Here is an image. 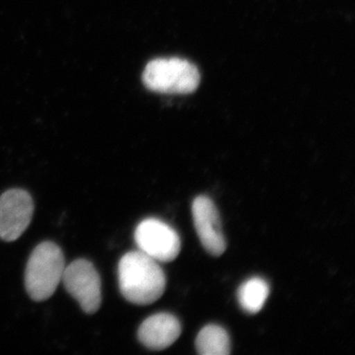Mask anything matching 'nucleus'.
<instances>
[{
	"mask_svg": "<svg viewBox=\"0 0 355 355\" xmlns=\"http://www.w3.org/2000/svg\"><path fill=\"white\" fill-rule=\"evenodd\" d=\"M118 275L121 293L132 304H153L164 293L165 273L158 261L144 252L123 254L119 263Z\"/></svg>",
	"mask_w": 355,
	"mask_h": 355,
	"instance_id": "obj_1",
	"label": "nucleus"
},
{
	"mask_svg": "<svg viewBox=\"0 0 355 355\" xmlns=\"http://www.w3.org/2000/svg\"><path fill=\"white\" fill-rule=\"evenodd\" d=\"M65 261L62 249L53 242H43L32 252L25 272L28 294L37 302L46 300L62 282Z\"/></svg>",
	"mask_w": 355,
	"mask_h": 355,
	"instance_id": "obj_2",
	"label": "nucleus"
},
{
	"mask_svg": "<svg viewBox=\"0 0 355 355\" xmlns=\"http://www.w3.org/2000/svg\"><path fill=\"white\" fill-rule=\"evenodd\" d=\"M142 79L154 92L189 94L198 88L200 76L196 65L183 58H157L146 65Z\"/></svg>",
	"mask_w": 355,
	"mask_h": 355,
	"instance_id": "obj_3",
	"label": "nucleus"
},
{
	"mask_svg": "<svg viewBox=\"0 0 355 355\" xmlns=\"http://www.w3.org/2000/svg\"><path fill=\"white\" fill-rule=\"evenodd\" d=\"M64 282L67 292L86 314H94L102 303L101 279L95 266L87 260H76L65 266Z\"/></svg>",
	"mask_w": 355,
	"mask_h": 355,
	"instance_id": "obj_4",
	"label": "nucleus"
},
{
	"mask_svg": "<svg viewBox=\"0 0 355 355\" xmlns=\"http://www.w3.org/2000/svg\"><path fill=\"white\" fill-rule=\"evenodd\" d=\"M135 239L139 251L153 260L169 263L179 256L181 239L177 231L165 222L147 218L135 229Z\"/></svg>",
	"mask_w": 355,
	"mask_h": 355,
	"instance_id": "obj_5",
	"label": "nucleus"
},
{
	"mask_svg": "<svg viewBox=\"0 0 355 355\" xmlns=\"http://www.w3.org/2000/svg\"><path fill=\"white\" fill-rule=\"evenodd\" d=\"M34 202L28 191L12 189L0 197V239L17 240L31 223Z\"/></svg>",
	"mask_w": 355,
	"mask_h": 355,
	"instance_id": "obj_6",
	"label": "nucleus"
},
{
	"mask_svg": "<svg viewBox=\"0 0 355 355\" xmlns=\"http://www.w3.org/2000/svg\"><path fill=\"white\" fill-rule=\"evenodd\" d=\"M191 211L196 231L203 248L212 256H221L225 252L226 241L214 202L207 196H200L193 200Z\"/></svg>",
	"mask_w": 355,
	"mask_h": 355,
	"instance_id": "obj_7",
	"label": "nucleus"
},
{
	"mask_svg": "<svg viewBox=\"0 0 355 355\" xmlns=\"http://www.w3.org/2000/svg\"><path fill=\"white\" fill-rule=\"evenodd\" d=\"M181 333V323L176 316L170 313H158L140 324L137 335L147 349L162 350L171 347Z\"/></svg>",
	"mask_w": 355,
	"mask_h": 355,
	"instance_id": "obj_8",
	"label": "nucleus"
},
{
	"mask_svg": "<svg viewBox=\"0 0 355 355\" xmlns=\"http://www.w3.org/2000/svg\"><path fill=\"white\" fill-rule=\"evenodd\" d=\"M196 347L202 355H227L231 352L230 338L225 329L209 324L198 334Z\"/></svg>",
	"mask_w": 355,
	"mask_h": 355,
	"instance_id": "obj_9",
	"label": "nucleus"
},
{
	"mask_svg": "<svg viewBox=\"0 0 355 355\" xmlns=\"http://www.w3.org/2000/svg\"><path fill=\"white\" fill-rule=\"evenodd\" d=\"M268 295H270V286L268 282L261 277H252L246 280L237 292L239 304L250 314L260 312Z\"/></svg>",
	"mask_w": 355,
	"mask_h": 355,
	"instance_id": "obj_10",
	"label": "nucleus"
}]
</instances>
